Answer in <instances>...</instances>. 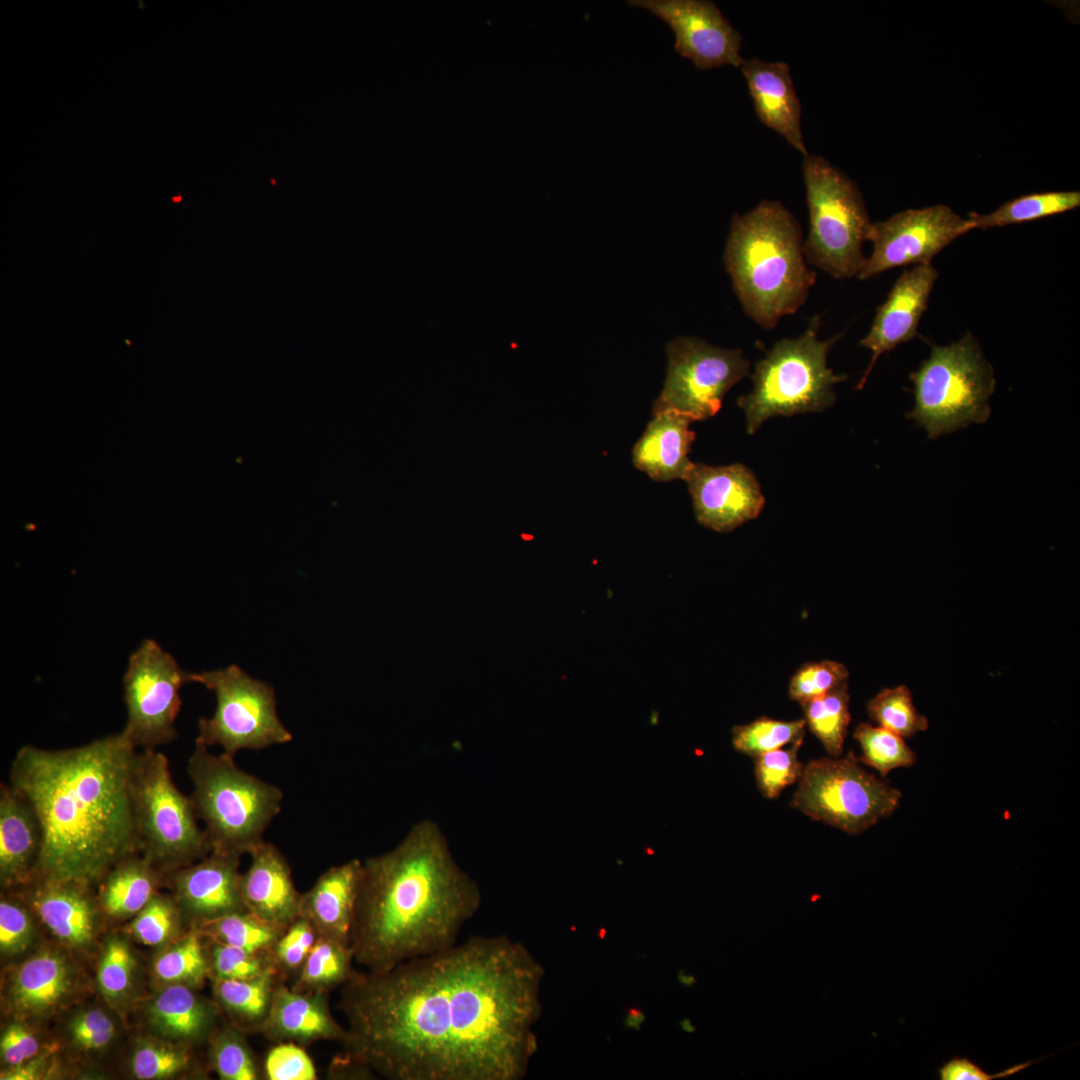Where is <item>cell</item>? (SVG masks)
<instances>
[{
	"mask_svg": "<svg viewBox=\"0 0 1080 1080\" xmlns=\"http://www.w3.org/2000/svg\"><path fill=\"white\" fill-rule=\"evenodd\" d=\"M542 969L506 936H472L378 972L338 1008L344 1054L388 1080H515L535 1052Z\"/></svg>",
	"mask_w": 1080,
	"mask_h": 1080,
	"instance_id": "6da1fadb",
	"label": "cell"
},
{
	"mask_svg": "<svg viewBox=\"0 0 1080 1080\" xmlns=\"http://www.w3.org/2000/svg\"><path fill=\"white\" fill-rule=\"evenodd\" d=\"M136 753L123 730L71 748L17 751L9 783L42 825L38 877L92 886L138 852L131 797Z\"/></svg>",
	"mask_w": 1080,
	"mask_h": 1080,
	"instance_id": "7a4b0ae2",
	"label": "cell"
},
{
	"mask_svg": "<svg viewBox=\"0 0 1080 1080\" xmlns=\"http://www.w3.org/2000/svg\"><path fill=\"white\" fill-rule=\"evenodd\" d=\"M478 883L434 821L414 824L391 850L363 861L351 929L355 963L390 969L457 943L481 906Z\"/></svg>",
	"mask_w": 1080,
	"mask_h": 1080,
	"instance_id": "3957f363",
	"label": "cell"
},
{
	"mask_svg": "<svg viewBox=\"0 0 1080 1080\" xmlns=\"http://www.w3.org/2000/svg\"><path fill=\"white\" fill-rule=\"evenodd\" d=\"M803 241L798 220L780 201L763 200L731 219L724 263L744 312L762 328L796 313L815 284Z\"/></svg>",
	"mask_w": 1080,
	"mask_h": 1080,
	"instance_id": "277c9868",
	"label": "cell"
},
{
	"mask_svg": "<svg viewBox=\"0 0 1080 1080\" xmlns=\"http://www.w3.org/2000/svg\"><path fill=\"white\" fill-rule=\"evenodd\" d=\"M235 757L213 754L195 739L187 762L192 801L211 851L243 856L264 842L282 808V790L241 769Z\"/></svg>",
	"mask_w": 1080,
	"mask_h": 1080,
	"instance_id": "5b68a950",
	"label": "cell"
},
{
	"mask_svg": "<svg viewBox=\"0 0 1080 1080\" xmlns=\"http://www.w3.org/2000/svg\"><path fill=\"white\" fill-rule=\"evenodd\" d=\"M820 325V317H813L803 334L777 341L756 363L752 390L737 400L748 434L771 417L818 412L834 403L833 388L847 375L834 373L827 356L843 333L822 340Z\"/></svg>",
	"mask_w": 1080,
	"mask_h": 1080,
	"instance_id": "8992f818",
	"label": "cell"
},
{
	"mask_svg": "<svg viewBox=\"0 0 1080 1080\" xmlns=\"http://www.w3.org/2000/svg\"><path fill=\"white\" fill-rule=\"evenodd\" d=\"M137 851L159 872H174L211 852L191 796L176 786L168 758L137 751L131 776Z\"/></svg>",
	"mask_w": 1080,
	"mask_h": 1080,
	"instance_id": "52a82bcc",
	"label": "cell"
},
{
	"mask_svg": "<svg viewBox=\"0 0 1080 1080\" xmlns=\"http://www.w3.org/2000/svg\"><path fill=\"white\" fill-rule=\"evenodd\" d=\"M910 379L914 406L907 418L924 428L930 439L989 419V398L996 380L972 333L951 344L933 346Z\"/></svg>",
	"mask_w": 1080,
	"mask_h": 1080,
	"instance_id": "ba28073f",
	"label": "cell"
},
{
	"mask_svg": "<svg viewBox=\"0 0 1080 1080\" xmlns=\"http://www.w3.org/2000/svg\"><path fill=\"white\" fill-rule=\"evenodd\" d=\"M802 175L809 215L806 261L836 279L858 277L872 223L859 188L820 155L803 156Z\"/></svg>",
	"mask_w": 1080,
	"mask_h": 1080,
	"instance_id": "9c48e42d",
	"label": "cell"
},
{
	"mask_svg": "<svg viewBox=\"0 0 1080 1080\" xmlns=\"http://www.w3.org/2000/svg\"><path fill=\"white\" fill-rule=\"evenodd\" d=\"M797 783L793 808L850 835L892 815L902 798L899 789L865 770L852 751L809 760Z\"/></svg>",
	"mask_w": 1080,
	"mask_h": 1080,
	"instance_id": "30bf717a",
	"label": "cell"
},
{
	"mask_svg": "<svg viewBox=\"0 0 1080 1080\" xmlns=\"http://www.w3.org/2000/svg\"><path fill=\"white\" fill-rule=\"evenodd\" d=\"M191 682L216 696L213 715L198 721L196 739L206 746H219L235 757L241 750H261L292 740L278 716L273 687L239 666L191 673Z\"/></svg>",
	"mask_w": 1080,
	"mask_h": 1080,
	"instance_id": "8fae6325",
	"label": "cell"
},
{
	"mask_svg": "<svg viewBox=\"0 0 1080 1080\" xmlns=\"http://www.w3.org/2000/svg\"><path fill=\"white\" fill-rule=\"evenodd\" d=\"M188 682L191 673L152 639L143 640L130 655L123 676L127 710L123 731L136 749L156 750L177 737L180 689Z\"/></svg>",
	"mask_w": 1080,
	"mask_h": 1080,
	"instance_id": "7c38bea8",
	"label": "cell"
},
{
	"mask_svg": "<svg viewBox=\"0 0 1080 1080\" xmlns=\"http://www.w3.org/2000/svg\"><path fill=\"white\" fill-rule=\"evenodd\" d=\"M666 351L667 375L652 415L672 410L693 421L712 417L725 394L749 373L742 350L715 347L697 337H677Z\"/></svg>",
	"mask_w": 1080,
	"mask_h": 1080,
	"instance_id": "4fadbf2b",
	"label": "cell"
},
{
	"mask_svg": "<svg viewBox=\"0 0 1080 1080\" xmlns=\"http://www.w3.org/2000/svg\"><path fill=\"white\" fill-rule=\"evenodd\" d=\"M972 229L968 218L943 204L908 209L886 220L872 222L867 241L872 243L873 249L858 278L866 280L899 266L928 264L955 239Z\"/></svg>",
	"mask_w": 1080,
	"mask_h": 1080,
	"instance_id": "5bb4252c",
	"label": "cell"
},
{
	"mask_svg": "<svg viewBox=\"0 0 1080 1080\" xmlns=\"http://www.w3.org/2000/svg\"><path fill=\"white\" fill-rule=\"evenodd\" d=\"M663 20L675 35V51L699 70L741 67L742 36L718 6L706 0H630Z\"/></svg>",
	"mask_w": 1080,
	"mask_h": 1080,
	"instance_id": "9a60e30c",
	"label": "cell"
},
{
	"mask_svg": "<svg viewBox=\"0 0 1080 1080\" xmlns=\"http://www.w3.org/2000/svg\"><path fill=\"white\" fill-rule=\"evenodd\" d=\"M685 481L697 521L717 532H730L755 519L765 503L754 473L740 463L710 466L694 463Z\"/></svg>",
	"mask_w": 1080,
	"mask_h": 1080,
	"instance_id": "2e32d148",
	"label": "cell"
},
{
	"mask_svg": "<svg viewBox=\"0 0 1080 1080\" xmlns=\"http://www.w3.org/2000/svg\"><path fill=\"white\" fill-rule=\"evenodd\" d=\"M241 856L211 851L171 876L174 901L198 928L223 915L247 911L240 893ZM197 929V928H196Z\"/></svg>",
	"mask_w": 1080,
	"mask_h": 1080,
	"instance_id": "e0dca14e",
	"label": "cell"
},
{
	"mask_svg": "<svg viewBox=\"0 0 1080 1080\" xmlns=\"http://www.w3.org/2000/svg\"><path fill=\"white\" fill-rule=\"evenodd\" d=\"M937 278V270L928 263L906 269L896 280L886 300L877 308L868 334L859 342L872 355L857 389L865 385L883 353L917 336L919 322Z\"/></svg>",
	"mask_w": 1080,
	"mask_h": 1080,
	"instance_id": "ac0fdd59",
	"label": "cell"
},
{
	"mask_svg": "<svg viewBox=\"0 0 1080 1080\" xmlns=\"http://www.w3.org/2000/svg\"><path fill=\"white\" fill-rule=\"evenodd\" d=\"M44 834L31 803L10 783L0 787V877L4 888H24L39 876Z\"/></svg>",
	"mask_w": 1080,
	"mask_h": 1080,
	"instance_id": "d6986e66",
	"label": "cell"
},
{
	"mask_svg": "<svg viewBox=\"0 0 1080 1080\" xmlns=\"http://www.w3.org/2000/svg\"><path fill=\"white\" fill-rule=\"evenodd\" d=\"M249 856L250 864L240 875V893L246 910L269 923L287 928L299 916L302 898L287 859L275 845L266 841Z\"/></svg>",
	"mask_w": 1080,
	"mask_h": 1080,
	"instance_id": "ffe728a7",
	"label": "cell"
},
{
	"mask_svg": "<svg viewBox=\"0 0 1080 1080\" xmlns=\"http://www.w3.org/2000/svg\"><path fill=\"white\" fill-rule=\"evenodd\" d=\"M326 992L298 991L280 982L259 1033L276 1042L301 1046L321 1040H345L347 1031L331 1013Z\"/></svg>",
	"mask_w": 1080,
	"mask_h": 1080,
	"instance_id": "44dd1931",
	"label": "cell"
},
{
	"mask_svg": "<svg viewBox=\"0 0 1080 1080\" xmlns=\"http://www.w3.org/2000/svg\"><path fill=\"white\" fill-rule=\"evenodd\" d=\"M759 120L802 156L808 154L801 130V104L790 67L783 61L745 59L740 67Z\"/></svg>",
	"mask_w": 1080,
	"mask_h": 1080,
	"instance_id": "7402d4cb",
	"label": "cell"
},
{
	"mask_svg": "<svg viewBox=\"0 0 1080 1080\" xmlns=\"http://www.w3.org/2000/svg\"><path fill=\"white\" fill-rule=\"evenodd\" d=\"M362 876L363 861L359 859L330 867L302 893L299 916L307 919L318 935L351 945Z\"/></svg>",
	"mask_w": 1080,
	"mask_h": 1080,
	"instance_id": "603a6c76",
	"label": "cell"
},
{
	"mask_svg": "<svg viewBox=\"0 0 1080 1080\" xmlns=\"http://www.w3.org/2000/svg\"><path fill=\"white\" fill-rule=\"evenodd\" d=\"M91 886L79 882L38 877L25 898L50 931L67 945L84 947L93 938L95 904Z\"/></svg>",
	"mask_w": 1080,
	"mask_h": 1080,
	"instance_id": "cb8c5ba5",
	"label": "cell"
},
{
	"mask_svg": "<svg viewBox=\"0 0 1080 1080\" xmlns=\"http://www.w3.org/2000/svg\"><path fill=\"white\" fill-rule=\"evenodd\" d=\"M692 422L672 410L653 415L633 447V465L655 481L685 480L694 464L688 456L696 435Z\"/></svg>",
	"mask_w": 1080,
	"mask_h": 1080,
	"instance_id": "d4e9b609",
	"label": "cell"
},
{
	"mask_svg": "<svg viewBox=\"0 0 1080 1080\" xmlns=\"http://www.w3.org/2000/svg\"><path fill=\"white\" fill-rule=\"evenodd\" d=\"M216 1014L215 1005L198 995L192 986L180 983L167 984L149 1007V1017L156 1030L179 1043L207 1036Z\"/></svg>",
	"mask_w": 1080,
	"mask_h": 1080,
	"instance_id": "484cf974",
	"label": "cell"
},
{
	"mask_svg": "<svg viewBox=\"0 0 1080 1080\" xmlns=\"http://www.w3.org/2000/svg\"><path fill=\"white\" fill-rule=\"evenodd\" d=\"M72 975L59 955L43 952L28 959L16 971L11 1000L21 1013L37 1014L54 1008L69 993Z\"/></svg>",
	"mask_w": 1080,
	"mask_h": 1080,
	"instance_id": "4316f807",
	"label": "cell"
},
{
	"mask_svg": "<svg viewBox=\"0 0 1080 1080\" xmlns=\"http://www.w3.org/2000/svg\"><path fill=\"white\" fill-rule=\"evenodd\" d=\"M158 872L139 852L123 857L100 880L103 909L115 917L140 912L158 894Z\"/></svg>",
	"mask_w": 1080,
	"mask_h": 1080,
	"instance_id": "83f0119b",
	"label": "cell"
},
{
	"mask_svg": "<svg viewBox=\"0 0 1080 1080\" xmlns=\"http://www.w3.org/2000/svg\"><path fill=\"white\" fill-rule=\"evenodd\" d=\"M213 992L232 1025L244 1033L260 1031L280 982L277 972L249 979H213Z\"/></svg>",
	"mask_w": 1080,
	"mask_h": 1080,
	"instance_id": "f1b7e54d",
	"label": "cell"
},
{
	"mask_svg": "<svg viewBox=\"0 0 1080 1080\" xmlns=\"http://www.w3.org/2000/svg\"><path fill=\"white\" fill-rule=\"evenodd\" d=\"M353 962L351 945L319 935L291 987L329 993L352 977Z\"/></svg>",
	"mask_w": 1080,
	"mask_h": 1080,
	"instance_id": "f546056e",
	"label": "cell"
},
{
	"mask_svg": "<svg viewBox=\"0 0 1080 1080\" xmlns=\"http://www.w3.org/2000/svg\"><path fill=\"white\" fill-rule=\"evenodd\" d=\"M1080 205L1079 191H1049L1020 196L987 214L970 212L973 228L987 229L1018 224L1056 215Z\"/></svg>",
	"mask_w": 1080,
	"mask_h": 1080,
	"instance_id": "4dcf8cb0",
	"label": "cell"
},
{
	"mask_svg": "<svg viewBox=\"0 0 1080 1080\" xmlns=\"http://www.w3.org/2000/svg\"><path fill=\"white\" fill-rule=\"evenodd\" d=\"M848 683L835 690L800 703L806 726L821 742L831 757L843 754L848 726L851 721Z\"/></svg>",
	"mask_w": 1080,
	"mask_h": 1080,
	"instance_id": "1f68e13d",
	"label": "cell"
},
{
	"mask_svg": "<svg viewBox=\"0 0 1080 1080\" xmlns=\"http://www.w3.org/2000/svg\"><path fill=\"white\" fill-rule=\"evenodd\" d=\"M214 942L251 952L271 953L286 928L269 923L249 911L233 912L197 928Z\"/></svg>",
	"mask_w": 1080,
	"mask_h": 1080,
	"instance_id": "d6a6232c",
	"label": "cell"
},
{
	"mask_svg": "<svg viewBox=\"0 0 1080 1080\" xmlns=\"http://www.w3.org/2000/svg\"><path fill=\"white\" fill-rule=\"evenodd\" d=\"M201 935L198 929H192L159 955L154 963L158 979L167 984L180 983L194 987L211 974L210 959Z\"/></svg>",
	"mask_w": 1080,
	"mask_h": 1080,
	"instance_id": "836d02e7",
	"label": "cell"
},
{
	"mask_svg": "<svg viewBox=\"0 0 1080 1080\" xmlns=\"http://www.w3.org/2000/svg\"><path fill=\"white\" fill-rule=\"evenodd\" d=\"M805 728L804 718L784 721L762 716L750 723L733 727L732 745L736 751L754 758L803 741Z\"/></svg>",
	"mask_w": 1080,
	"mask_h": 1080,
	"instance_id": "e575fe53",
	"label": "cell"
},
{
	"mask_svg": "<svg viewBox=\"0 0 1080 1080\" xmlns=\"http://www.w3.org/2000/svg\"><path fill=\"white\" fill-rule=\"evenodd\" d=\"M861 747L859 761L878 771L881 777L897 768L910 767L916 762L915 752L903 737L869 723H860L853 732Z\"/></svg>",
	"mask_w": 1080,
	"mask_h": 1080,
	"instance_id": "d590c367",
	"label": "cell"
},
{
	"mask_svg": "<svg viewBox=\"0 0 1080 1080\" xmlns=\"http://www.w3.org/2000/svg\"><path fill=\"white\" fill-rule=\"evenodd\" d=\"M867 713L878 726L904 739L928 728L927 718L917 711L905 685L881 690L867 703Z\"/></svg>",
	"mask_w": 1080,
	"mask_h": 1080,
	"instance_id": "8d00e7d4",
	"label": "cell"
},
{
	"mask_svg": "<svg viewBox=\"0 0 1080 1080\" xmlns=\"http://www.w3.org/2000/svg\"><path fill=\"white\" fill-rule=\"evenodd\" d=\"M211 1038L210 1057L214 1070L223 1080H258L260 1069L245 1039V1033L229 1026Z\"/></svg>",
	"mask_w": 1080,
	"mask_h": 1080,
	"instance_id": "74e56055",
	"label": "cell"
},
{
	"mask_svg": "<svg viewBox=\"0 0 1080 1080\" xmlns=\"http://www.w3.org/2000/svg\"><path fill=\"white\" fill-rule=\"evenodd\" d=\"M803 741L788 748L766 752L753 758L754 774L757 787L767 799H775L782 791L798 782L804 764L798 759V751Z\"/></svg>",
	"mask_w": 1080,
	"mask_h": 1080,
	"instance_id": "f35d334b",
	"label": "cell"
},
{
	"mask_svg": "<svg viewBox=\"0 0 1080 1080\" xmlns=\"http://www.w3.org/2000/svg\"><path fill=\"white\" fill-rule=\"evenodd\" d=\"M192 1057L183 1044L146 1041L132 1057V1071L138 1079H166L189 1070Z\"/></svg>",
	"mask_w": 1080,
	"mask_h": 1080,
	"instance_id": "ab89813d",
	"label": "cell"
},
{
	"mask_svg": "<svg viewBox=\"0 0 1080 1080\" xmlns=\"http://www.w3.org/2000/svg\"><path fill=\"white\" fill-rule=\"evenodd\" d=\"M209 959L213 979H249L278 973L271 953L251 952L214 941Z\"/></svg>",
	"mask_w": 1080,
	"mask_h": 1080,
	"instance_id": "60d3db41",
	"label": "cell"
},
{
	"mask_svg": "<svg viewBox=\"0 0 1080 1080\" xmlns=\"http://www.w3.org/2000/svg\"><path fill=\"white\" fill-rule=\"evenodd\" d=\"M181 914L173 898L156 894L137 913L131 931L146 945L162 944L177 933Z\"/></svg>",
	"mask_w": 1080,
	"mask_h": 1080,
	"instance_id": "b9f144b4",
	"label": "cell"
},
{
	"mask_svg": "<svg viewBox=\"0 0 1080 1080\" xmlns=\"http://www.w3.org/2000/svg\"><path fill=\"white\" fill-rule=\"evenodd\" d=\"M847 668L839 662L823 660L801 666L792 676L788 694L799 703L823 696L847 682Z\"/></svg>",
	"mask_w": 1080,
	"mask_h": 1080,
	"instance_id": "7bdbcfd3",
	"label": "cell"
},
{
	"mask_svg": "<svg viewBox=\"0 0 1080 1080\" xmlns=\"http://www.w3.org/2000/svg\"><path fill=\"white\" fill-rule=\"evenodd\" d=\"M318 936L314 926L301 916L285 929L271 951L275 967L284 981L289 976L296 977Z\"/></svg>",
	"mask_w": 1080,
	"mask_h": 1080,
	"instance_id": "ee69618b",
	"label": "cell"
},
{
	"mask_svg": "<svg viewBox=\"0 0 1080 1080\" xmlns=\"http://www.w3.org/2000/svg\"><path fill=\"white\" fill-rule=\"evenodd\" d=\"M134 969V958L128 945L111 939L102 954L98 967V983L102 993L109 999L123 996L129 989Z\"/></svg>",
	"mask_w": 1080,
	"mask_h": 1080,
	"instance_id": "f6af8a7d",
	"label": "cell"
},
{
	"mask_svg": "<svg viewBox=\"0 0 1080 1080\" xmlns=\"http://www.w3.org/2000/svg\"><path fill=\"white\" fill-rule=\"evenodd\" d=\"M263 1074L268 1080H316V1068L303 1046L281 1042L271 1048L264 1060Z\"/></svg>",
	"mask_w": 1080,
	"mask_h": 1080,
	"instance_id": "bcb514c9",
	"label": "cell"
},
{
	"mask_svg": "<svg viewBox=\"0 0 1080 1080\" xmlns=\"http://www.w3.org/2000/svg\"><path fill=\"white\" fill-rule=\"evenodd\" d=\"M31 920L25 908L11 898L0 903V947L13 954L22 951L30 942Z\"/></svg>",
	"mask_w": 1080,
	"mask_h": 1080,
	"instance_id": "7dc6e473",
	"label": "cell"
},
{
	"mask_svg": "<svg viewBox=\"0 0 1080 1080\" xmlns=\"http://www.w3.org/2000/svg\"><path fill=\"white\" fill-rule=\"evenodd\" d=\"M69 1030L75 1044L87 1050L104 1048L115 1033L112 1020L100 1009H89L76 1015Z\"/></svg>",
	"mask_w": 1080,
	"mask_h": 1080,
	"instance_id": "c3c4849f",
	"label": "cell"
},
{
	"mask_svg": "<svg viewBox=\"0 0 1080 1080\" xmlns=\"http://www.w3.org/2000/svg\"><path fill=\"white\" fill-rule=\"evenodd\" d=\"M0 1051L2 1060L14 1067L34 1058L39 1051V1042L24 1025L12 1023L1 1035Z\"/></svg>",
	"mask_w": 1080,
	"mask_h": 1080,
	"instance_id": "681fc988",
	"label": "cell"
},
{
	"mask_svg": "<svg viewBox=\"0 0 1080 1080\" xmlns=\"http://www.w3.org/2000/svg\"><path fill=\"white\" fill-rule=\"evenodd\" d=\"M1035 1061H1027L1005 1069L999 1073L989 1074L979 1065L966 1057H952L938 1068V1078L941 1080H992L1006 1078L1026 1069Z\"/></svg>",
	"mask_w": 1080,
	"mask_h": 1080,
	"instance_id": "f907efd6",
	"label": "cell"
},
{
	"mask_svg": "<svg viewBox=\"0 0 1080 1080\" xmlns=\"http://www.w3.org/2000/svg\"><path fill=\"white\" fill-rule=\"evenodd\" d=\"M44 1057L28 1060L20 1065L10 1067L1 1073L2 1080H31L36 1079L44 1067Z\"/></svg>",
	"mask_w": 1080,
	"mask_h": 1080,
	"instance_id": "816d5d0a",
	"label": "cell"
},
{
	"mask_svg": "<svg viewBox=\"0 0 1080 1080\" xmlns=\"http://www.w3.org/2000/svg\"><path fill=\"white\" fill-rule=\"evenodd\" d=\"M679 979H680V981H681V982H682L683 984H685L686 986H692V985H693V984H695V982H696V979H695V977H694V976H692V975H688V976H685V975H684V974H682V973H680V975H679Z\"/></svg>",
	"mask_w": 1080,
	"mask_h": 1080,
	"instance_id": "f5cc1de1",
	"label": "cell"
},
{
	"mask_svg": "<svg viewBox=\"0 0 1080 1080\" xmlns=\"http://www.w3.org/2000/svg\"><path fill=\"white\" fill-rule=\"evenodd\" d=\"M681 1026H682V1027H683V1029H684V1030H686L687 1032H691V1033H692V1032H694V1031H695V1027L691 1025V1021H690V1020H688V1019H685V1020H684L683 1022H681Z\"/></svg>",
	"mask_w": 1080,
	"mask_h": 1080,
	"instance_id": "db71d44e",
	"label": "cell"
}]
</instances>
